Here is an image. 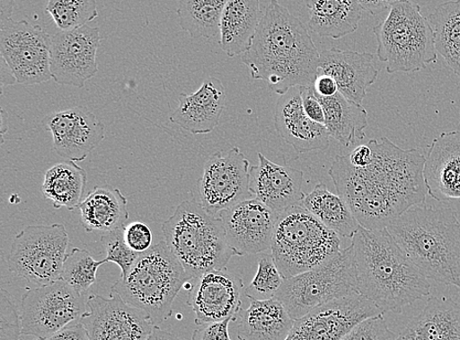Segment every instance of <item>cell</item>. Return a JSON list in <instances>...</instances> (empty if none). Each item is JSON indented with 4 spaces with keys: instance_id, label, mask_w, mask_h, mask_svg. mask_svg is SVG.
Returning a JSON list of instances; mask_svg holds the SVG:
<instances>
[{
    "instance_id": "29",
    "label": "cell",
    "mask_w": 460,
    "mask_h": 340,
    "mask_svg": "<svg viewBox=\"0 0 460 340\" xmlns=\"http://www.w3.org/2000/svg\"><path fill=\"white\" fill-rule=\"evenodd\" d=\"M306 4L310 31L334 40L354 33L363 13L358 0H307Z\"/></svg>"
},
{
    "instance_id": "32",
    "label": "cell",
    "mask_w": 460,
    "mask_h": 340,
    "mask_svg": "<svg viewBox=\"0 0 460 340\" xmlns=\"http://www.w3.org/2000/svg\"><path fill=\"white\" fill-rule=\"evenodd\" d=\"M88 174L75 162L60 163L49 168L41 191L56 209L77 210L85 198Z\"/></svg>"
},
{
    "instance_id": "5",
    "label": "cell",
    "mask_w": 460,
    "mask_h": 340,
    "mask_svg": "<svg viewBox=\"0 0 460 340\" xmlns=\"http://www.w3.org/2000/svg\"><path fill=\"white\" fill-rule=\"evenodd\" d=\"M164 241L190 281L212 270L226 269L233 256L221 219L199 201H184L163 226Z\"/></svg>"
},
{
    "instance_id": "45",
    "label": "cell",
    "mask_w": 460,
    "mask_h": 340,
    "mask_svg": "<svg viewBox=\"0 0 460 340\" xmlns=\"http://www.w3.org/2000/svg\"><path fill=\"white\" fill-rule=\"evenodd\" d=\"M360 6L367 13L377 16L386 10H390L395 4L404 2V0H358Z\"/></svg>"
},
{
    "instance_id": "25",
    "label": "cell",
    "mask_w": 460,
    "mask_h": 340,
    "mask_svg": "<svg viewBox=\"0 0 460 340\" xmlns=\"http://www.w3.org/2000/svg\"><path fill=\"white\" fill-rule=\"evenodd\" d=\"M398 340H460V302L445 296L430 297Z\"/></svg>"
},
{
    "instance_id": "50",
    "label": "cell",
    "mask_w": 460,
    "mask_h": 340,
    "mask_svg": "<svg viewBox=\"0 0 460 340\" xmlns=\"http://www.w3.org/2000/svg\"><path fill=\"white\" fill-rule=\"evenodd\" d=\"M146 340H183L179 336L164 331V329L155 326L153 329V332Z\"/></svg>"
},
{
    "instance_id": "11",
    "label": "cell",
    "mask_w": 460,
    "mask_h": 340,
    "mask_svg": "<svg viewBox=\"0 0 460 340\" xmlns=\"http://www.w3.org/2000/svg\"><path fill=\"white\" fill-rule=\"evenodd\" d=\"M84 296L61 279L28 290L21 300L23 336L46 338L80 321L88 307Z\"/></svg>"
},
{
    "instance_id": "39",
    "label": "cell",
    "mask_w": 460,
    "mask_h": 340,
    "mask_svg": "<svg viewBox=\"0 0 460 340\" xmlns=\"http://www.w3.org/2000/svg\"><path fill=\"white\" fill-rule=\"evenodd\" d=\"M22 320L8 291L0 294V340H22Z\"/></svg>"
},
{
    "instance_id": "8",
    "label": "cell",
    "mask_w": 460,
    "mask_h": 340,
    "mask_svg": "<svg viewBox=\"0 0 460 340\" xmlns=\"http://www.w3.org/2000/svg\"><path fill=\"white\" fill-rule=\"evenodd\" d=\"M373 33L377 39V56L387 72L411 73L438 60L434 30L411 0L395 4Z\"/></svg>"
},
{
    "instance_id": "22",
    "label": "cell",
    "mask_w": 460,
    "mask_h": 340,
    "mask_svg": "<svg viewBox=\"0 0 460 340\" xmlns=\"http://www.w3.org/2000/svg\"><path fill=\"white\" fill-rule=\"evenodd\" d=\"M275 127L282 139L297 154L324 151L330 144V134L323 124L308 118L303 104L301 87L281 95L275 106Z\"/></svg>"
},
{
    "instance_id": "1",
    "label": "cell",
    "mask_w": 460,
    "mask_h": 340,
    "mask_svg": "<svg viewBox=\"0 0 460 340\" xmlns=\"http://www.w3.org/2000/svg\"><path fill=\"white\" fill-rule=\"evenodd\" d=\"M367 144L372 157L367 166H351L348 156L339 155L329 175L362 228H386L404 211L424 204L426 157L417 148L404 150L386 137Z\"/></svg>"
},
{
    "instance_id": "14",
    "label": "cell",
    "mask_w": 460,
    "mask_h": 340,
    "mask_svg": "<svg viewBox=\"0 0 460 340\" xmlns=\"http://www.w3.org/2000/svg\"><path fill=\"white\" fill-rule=\"evenodd\" d=\"M101 41L100 29L88 25L58 31L51 40L52 79L60 85L84 88L99 71L96 53Z\"/></svg>"
},
{
    "instance_id": "23",
    "label": "cell",
    "mask_w": 460,
    "mask_h": 340,
    "mask_svg": "<svg viewBox=\"0 0 460 340\" xmlns=\"http://www.w3.org/2000/svg\"><path fill=\"white\" fill-rule=\"evenodd\" d=\"M428 195L443 201L460 199V130L437 137L424 165Z\"/></svg>"
},
{
    "instance_id": "18",
    "label": "cell",
    "mask_w": 460,
    "mask_h": 340,
    "mask_svg": "<svg viewBox=\"0 0 460 340\" xmlns=\"http://www.w3.org/2000/svg\"><path fill=\"white\" fill-rule=\"evenodd\" d=\"M279 214L259 199H248L219 212L229 246L236 256L260 254L271 249Z\"/></svg>"
},
{
    "instance_id": "17",
    "label": "cell",
    "mask_w": 460,
    "mask_h": 340,
    "mask_svg": "<svg viewBox=\"0 0 460 340\" xmlns=\"http://www.w3.org/2000/svg\"><path fill=\"white\" fill-rule=\"evenodd\" d=\"M188 304L196 315L198 326L237 320L242 310V295L245 294L240 276L226 269L212 270L189 281Z\"/></svg>"
},
{
    "instance_id": "35",
    "label": "cell",
    "mask_w": 460,
    "mask_h": 340,
    "mask_svg": "<svg viewBox=\"0 0 460 340\" xmlns=\"http://www.w3.org/2000/svg\"><path fill=\"white\" fill-rule=\"evenodd\" d=\"M105 260L95 261L88 250L74 248L64 262L60 279L84 295L96 282V273Z\"/></svg>"
},
{
    "instance_id": "9",
    "label": "cell",
    "mask_w": 460,
    "mask_h": 340,
    "mask_svg": "<svg viewBox=\"0 0 460 340\" xmlns=\"http://www.w3.org/2000/svg\"><path fill=\"white\" fill-rule=\"evenodd\" d=\"M354 294L359 291L350 246L319 267L285 280L274 297L296 321L318 306Z\"/></svg>"
},
{
    "instance_id": "16",
    "label": "cell",
    "mask_w": 460,
    "mask_h": 340,
    "mask_svg": "<svg viewBox=\"0 0 460 340\" xmlns=\"http://www.w3.org/2000/svg\"><path fill=\"white\" fill-rule=\"evenodd\" d=\"M87 306L89 311L80 322L87 328L89 340H146L155 327L145 312L127 304L113 291L109 299L89 296Z\"/></svg>"
},
{
    "instance_id": "4",
    "label": "cell",
    "mask_w": 460,
    "mask_h": 340,
    "mask_svg": "<svg viewBox=\"0 0 460 340\" xmlns=\"http://www.w3.org/2000/svg\"><path fill=\"white\" fill-rule=\"evenodd\" d=\"M386 228L425 278L460 290V221L454 209L417 205Z\"/></svg>"
},
{
    "instance_id": "3",
    "label": "cell",
    "mask_w": 460,
    "mask_h": 340,
    "mask_svg": "<svg viewBox=\"0 0 460 340\" xmlns=\"http://www.w3.org/2000/svg\"><path fill=\"white\" fill-rule=\"evenodd\" d=\"M354 247L358 291L384 314L401 313L430 295L431 284L394 240L387 228L360 227Z\"/></svg>"
},
{
    "instance_id": "40",
    "label": "cell",
    "mask_w": 460,
    "mask_h": 340,
    "mask_svg": "<svg viewBox=\"0 0 460 340\" xmlns=\"http://www.w3.org/2000/svg\"><path fill=\"white\" fill-rule=\"evenodd\" d=\"M340 340H398L385 321L384 314L367 318Z\"/></svg>"
},
{
    "instance_id": "38",
    "label": "cell",
    "mask_w": 460,
    "mask_h": 340,
    "mask_svg": "<svg viewBox=\"0 0 460 340\" xmlns=\"http://www.w3.org/2000/svg\"><path fill=\"white\" fill-rule=\"evenodd\" d=\"M125 227L103 233L102 237V246L106 252V263H114L121 269V276H126L130 272L134 264L140 257V253L133 251L124 239Z\"/></svg>"
},
{
    "instance_id": "44",
    "label": "cell",
    "mask_w": 460,
    "mask_h": 340,
    "mask_svg": "<svg viewBox=\"0 0 460 340\" xmlns=\"http://www.w3.org/2000/svg\"><path fill=\"white\" fill-rule=\"evenodd\" d=\"M35 340H89L87 328L80 322H75L55 335Z\"/></svg>"
},
{
    "instance_id": "46",
    "label": "cell",
    "mask_w": 460,
    "mask_h": 340,
    "mask_svg": "<svg viewBox=\"0 0 460 340\" xmlns=\"http://www.w3.org/2000/svg\"><path fill=\"white\" fill-rule=\"evenodd\" d=\"M319 97L329 98L339 92L337 82L329 76H318L314 86Z\"/></svg>"
},
{
    "instance_id": "20",
    "label": "cell",
    "mask_w": 460,
    "mask_h": 340,
    "mask_svg": "<svg viewBox=\"0 0 460 340\" xmlns=\"http://www.w3.org/2000/svg\"><path fill=\"white\" fill-rule=\"evenodd\" d=\"M260 165L251 167L250 192L277 214L302 203L304 172L277 165L259 153Z\"/></svg>"
},
{
    "instance_id": "49",
    "label": "cell",
    "mask_w": 460,
    "mask_h": 340,
    "mask_svg": "<svg viewBox=\"0 0 460 340\" xmlns=\"http://www.w3.org/2000/svg\"><path fill=\"white\" fill-rule=\"evenodd\" d=\"M0 70H2V84L4 85H14L17 84V80L12 69L8 67L5 59L2 57V65H0Z\"/></svg>"
},
{
    "instance_id": "2",
    "label": "cell",
    "mask_w": 460,
    "mask_h": 340,
    "mask_svg": "<svg viewBox=\"0 0 460 340\" xmlns=\"http://www.w3.org/2000/svg\"><path fill=\"white\" fill-rule=\"evenodd\" d=\"M320 53L301 20L270 0L251 49L242 61L254 80L283 95L295 87H314Z\"/></svg>"
},
{
    "instance_id": "21",
    "label": "cell",
    "mask_w": 460,
    "mask_h": 340,
    "mask_svg": "<svg viewBox=\"0 0 460 340\" xmlns=\"http://www.w3.org/2000/svg\"><path fill=\"white\" fill-rule=\"evenodd\" d=\"M379 72L372 53L336 48L320 52L318 76L325 74L334 78L339 92L358 104L362 105Z\"/></svg>"
},
{
    "instance_id": "13",
    "label": "cell",
    "mask_w": 460,
    "mask_h": 340,
    "mask_svg": "<svg viewBox=\"0 0 460 340\" xmlns=\"http://www.w3.org/2000/svg\"><path fill=\"white\" fill-rule=\"evenodd\" d=\"M250 162L238 147L213 154L199 182V203L210 215L242 203L250 192Z\"/></svg>"
},
{
    "instance_id": "24",
    "label": "cell",
    "mask_w": 460,
    "mask_h": 340,
    "mask_svg": "<svg viewBox=\"0 0 460 340\" xmlns=\"http://www.w3.org/2000/svg\"><path fill=\"white\" fill-rule=\"evenodd\" d=\"M225 105L226 90L222 82L208 77L195 93L180 95L178 108L170 121L191 134H208L219 124Z\"/></svg>"
},
{
    "instance_id": "7",
    "label": "cell",
    "mask_w": 460,
    "mask_h": 340,
    "mask_svg": "<svg viewBox=\"0 0 460 340\" xmlns=\"http://www.w3.org/2000/svg\"><path fill=\"white\" fill-rule=\"evenodd\" d=\"M272 257L285 280L319 267L341 252L337 233L301 204L278 218L271 244Z\"/></svg>"
},
{
    "instance_id": "47",
    "label": "cell",
    "mask_w": 460,
    "mask_h": 340,
    "mask_svg": "<svg viewBox=\"0 0 460 340\" xmlns=\"http://www.w3.org/2000/svg\"><path fill=\"white\" fill-rule=\"evenodd\" d=\"M372 151L368 144L355 148L354 150L348 155L350 165L356 167L367 166L370 163Z\"/></svg>"
},
{
    "instance_id": "42",
    "label": "cell",
    "mask_w": 460,
    "mask_h": 340,
    "mask_svg": "<svg viewBox=\"0 0 460 340\" xmlns=\"http://www.w3.org/2000/svg\"><path fill=\"white\" fill-rule=\"evenodd\" d=\"M234 322L229 318L222 322L209 323L198 326L192 334L191 340H232L229 334V325Z\"/></svg>"
},
{
    "instance_id": "26",
    "label": "cell",
    "mask_w": 460,
    "mask_h": 340,
    "mask_svg": "<svg viewBox=\"0 0 460 340\" xmlns=\"http://www.w3.org/2000/svg\"><path fill=\"white\" fill-rule=\"evenodd\" d=\"M260 0H228L220 21L219 45L230 58L247 52L261 24Z\"/></svg>"
},
{
    "instance_id": "43",
    "label": "cell",
    "mask_w": 460,
    "mask_h": 340,
    "mask_svg": "<svg viewBox=\"0 0 460 340\" xmlns=\"http://www.w3.org/2000/svg\"><path fill=\"white\" fill-rule=\"evenodd\" d=\"M304 110L308 118L325 125V112L314 87H301Z\"/></svg>"
},
{
    "instance_id": "36",
    "label": "cell",
    "mask_w": 460,
    "mask_h": 340,
    "mask_svg": "<svg viewBox=\"0 0 460 340\" xmlns=\"http://www.w3.org/2000/svg\"><path fill=\"white\" fill-rule=\"evenodd\" d=\"M46 12L60 31L85 26L99 16L95 0H49Z\"/></svg>"
},
{
    "instance_id": "37",
    "label": "cell",
    "mask_w": 460,
    "mask_h": 340,
    "mask_svg": "<svg viewBox=\"0 0 460 340\" xmlns=\"http://www.w3.org/2000/svg\"><path fill=\"white\" fill-rule=\"evenodd\" d=\"M284 281L272 255L262 254L259 260L258 272L252 283L245 289V295L261 300L273 299Z\"/></svg>"
},
{
    "instance_id": "31",
    "label": "cell",
    "mask_w": 460,
    "mask_h": 340,
    "mask_svg": "<svg viewBox=\"0 0 460 340\" xmlns=\"http://www.w3.org/2000/svg\"><path fill=\"white\" fill-rule=\"evenodd\" d=\"M301 205L339 237L352 239L361 227L347 201L323 183L306 194Z\"/></svg>"
},
{
    "instance_id": "15",
    "label": "cell",
    "mask_w": 460,
    "mask_h": 340,
    "mask_svg": "<svg viewBox=\"0 0 460 340\" xmlns=\"http://www.w3.org/2000/svg\"><path fill=\"white\" fill-rule=\"evenodd\" d=\"M381 314L367 297L349 295L297 318L286 340H340L360 322Z\"/></svg>"
},
{
    "instance_id": "41",
    "label": "cell",
    "mask_w": 460,
    "mask_h": 340,
    "mask_svg": "<svg viewBox=\"0 0 460 340\" xmlns=\"http://www.w3.org/2000/svg\"><path fill=\"white\" fill-rule=\"evenodd\" d=\"M124 239L128 246L140 254L154 246L153 231L142 221H134L125 226Z\"/></svg>"
},
{
    "instance_id": "30",
    "label": "cell",
    "mask_w": 460,
    "mask_h": 340,
    "mask_svg": "<svg viewBox=\"0 0 460 340\" xmlns=\"http://www.w3.org/2000/svg\"><path fill=\"white\" fill-rule=\"evenodd\" d=\"M318 98L323 105L325 126L331 137L346 148L365 139L368 114L361 104L340 92L329 98Z\"/></svg>"
},
{
    "instance_id": "19",
    "label": "cell",
    "mask_w": 460,
    "mask_h": 340,
    "mask_svg": "<svg viewBox=\"0 0 460 340\" xmlns=\"http://www.w3.org/2000/svg\"><path fill=\"white\" fill-rule=\"evenodd\" d=\"M41 124L52 134L53 150L75 163L84 161L105 138L104 124L84 106L49 113Z\"/></svg>"
},
{
    "instance_id": "12",
    "label": "cell",
    "mask_w": 460,
    "mask_h": 340,
    "mask_svg": "<svg viewBox=\"0 0 460 340\" xmlns=\"http://www.w3.org/2000/svg\"><path fill=\"white\" fill-rule=\"evenodd\" d=\"M51 40L47 31L26 20L10 19L0 29V52L17 84L35 85L52 79Z\"/></svg>"
},
{
    "instance_id": "27",
    "label": "cell",
    "mask_w": 460,
    "mask_h": 340,
    "mask_svg": "<svg viewBox=\"0 0 460 340\" xmlns=\"http://www.w3.org/2000/svg\"><path fill=\"white\" fill-rule=\"evenodd\" d=\"M241 310L238 326L239 340H286L295 324L284 305L275 299L255 300Z\"/></svg>"
},
{
    "instance_id": "34",
    "label": "cell",
    "mask_w": 460,
    "mask_h": 340,
    "mask_svg": "<svg viewBox=\"0 0 460 340\" xmlns=\"http://www.w3.org/2000/svg\"><path fill=\"white\" fill-rule=\"evenodd\" d=\"M180 26L192 39H211L220 33V21L228 0H178Z\"/></svg>"
},
{
    "instance_id": "28",
    "label": "cell",
    "mask_w": 460,
    "mask_h": 340,
    "mask_svg": "<svg viewBox=\"0 0 460 340\" xmlns=\"http://www.w3.org/2000/svg\"><path fill=\"white\" fill-rule=\"evenodd\" d=\"M128 200L120 189L96 186L85 196L77 210L85 231L106 233L125 227L129 219Z\"/></svg>"
},
{
    "instance_id": "33",
    "label": "cell",
    "mask_w": 460,
    "mask_h": 340,
    "mask_svg": "<svg viewBox=\"0 0 460 340\" xmlns=\"http://www.w3.org/2000/svg\"><path fill=\"white\" fill-rule=\"evenodd\" d=\"M428 20L434 30L438 55L460 78V0L438 6Z\"/></svg>"
},
{
    "instance_id": "6",
    "label": "cell",
    "mask_w": 460,
    "mask_h": 340,
    "mask_svg": "<svg viewBox=\"0 0 460 340\" xmlns=\"http://www.w3.org/2000/svg\"><path fill=\"white\" fill-rule=\"evenodd\" d=\"M189 281L183 265L166 242L160 241L140 255L130 272L113 284L111 291L145 312L158 327L172 315L176 297Z\"/></svg>"
},
{
    "instance_id": "10",
    "label": "cell",
    "mask_w": 460,
    "mask_h": 340,
    "mask_svg": "<svg viewBox=\"0 0 460 340\" xmlns=\"http://www.w3.org/2000/svg\"><path fill=\"white\" fill-rule=\"evenodd\" d=\"M66 226H29L15 237L7 258L8 268L28 282L42 286L60 280L67 257Z\"/></svg>"
},
{
    "instance_id": "48",
    "label": "cell",
    "mask_w": 460,
    "mask_h": 340,
    "mask_svg": "<svg viewBox=\"0 0 460 340\" xmlns=\"http://www.w3.org/2000/svg\"><path fill=\"white\" fill-rule=\"evenodd\" d=\"M15 0H0V24L13 19Z\"/></svg>"
}]
</instances>
